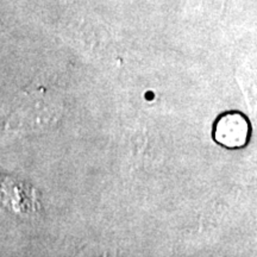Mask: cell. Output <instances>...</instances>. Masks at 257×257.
<instances>
[{
	"mask_svg": "<svg viewBox=\"0 0 257 257\" xmlns=\"http://www.w3.org/2000/svg\"><path fill=\"white\" fill-rule=\"evenodd\" d=\"M251 135L248 115L237 110L221 112L212 125V140L225 149H243L249 144Z\"/></svg>",
	"mask_w": 257,
	"mask_h": 257,
	"instance_id": "1",
	"label": "cell"
}]
</instances>
